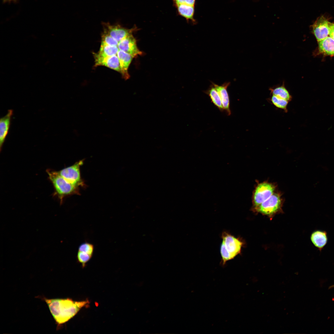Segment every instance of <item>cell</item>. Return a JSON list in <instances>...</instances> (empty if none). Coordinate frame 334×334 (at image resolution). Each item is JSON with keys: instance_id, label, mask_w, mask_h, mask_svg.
<instances>
[{"instance_id": "1", "label": "cell", "mask_w": 334, "mask_h": 334, "mask_svg": "<svg viewBox=\"0 0 334 334\" xmlns=\"http://www.w3.org/2000/svg\"><path fill=\"white\" fill-rule=\"evenodd\" d=\"M37 298H40L46 303L58 328L68 322L81 308L88 306L89 304L88 300L77 302L70 298L50 299L41 296H38Z\"/></svg>"}, {"instance_id": "2", "label": "cell", "mask_w": 334, "mask_h": 334, "mask_svg": "<svg viewBox=\"0 0 334 334\" xmlns=\"http://www.w3.org/2000/svg\"><path fill=\"white\" fill-rule=\"evenodd\" d=\"M221 237L222 242L220 247L221 264L224 266L227 262L241 253L244 243L240 238H236L225 231L222 233Z\"/></svg>"}, {"instance_id": "3", "label": "cell", "mask_w": 334, "mask_h": 334, "mask_svg": "<svg viewBox=\"0 0 334 334\" xmlns=\"http://www.w3.org/2000/svg\"><path fill=\"white\" fill-rule=\"evenodd\" d=\"M49 178L52 183L56 193L62 201L65 196L79 194V188L70 182L62 177L58 172L47 170Z\"/></svg>"}, {"instance_id": "4", "label": "cell", "mask_w": 334, "mask_h": 334, "mask_svg": "<svg viewBox=\"0 0 334 334\" xmlns=\"http://www.w3.org/2000/svg\"><path fill=\"white\" fill-rule=\"evenodd\" d=\"M283 199L280 193L275 192L268 199L253 208V210L272 217L281 209Z\"/></svg>"}, {"instance_id": "5", "label": "cell", "mask_w": 334, "mask_h": 334, "mask_svg": "<svg viewBox=\"0 0 334 334\" xmlns=\"http://www.w3.org/2000/svg\"><path fill=\"white\" fill-rule=\"evenodd\" d=\"M276 188L274 183L267 182L258 183L253 194V208L268 199L275 192Z\"/></svg>"}, {"instance_id": "6", "label": "cell", "mask_w": 334, "mask_h": 334, "mask_svg": "<svg viewBox=\"0 0 334 334\" xmlns=\"http://www.w3.org/2000/svg\"><path fill=\"white\" fill-rule=\"evenodd\" d=\"M83 160L75 163L72 165L58 171L59 174L67 181L79 187L84 186L80 175V167L83 164Z\"/></svg>"}, {"instance_id": "7", "label": "cell", "mask_w": 334, "mask_h": 334, "mask_svg": "<svg viewBox=\"0 0 334 334\" xmlns=\"http://www.w3.org/2000/svg\"><path fill=\"white\" fill-rule=\"evenodd\" d=\"M103 32L106 33L117 40L118 43L126 36L132 34L136 30V28L128 29L119 24L112 25L109 23H102Z\"/></svg>"}, {"instance_id": "8", "label": "cell", "mask_w": 334, "mask_h": 334, "mask_svg": "<svg viewBox=\"0 0 334 334\" xmlns=\"http://www.w3.org/2000/svg\"><path fill=\"white\" fill-rule=\"evenodd\" d=\"M330 23L327 18L322 16L319 17L312 26V32L318 42L328 36Z\"/></svg>"}, {"instance_id": "9", "label": "cell", "mask_w": 334, "mask_h": 334, "mask_svg": "<svg viewBox=\"0 0 334 334\" xmlns=\"http://www.w3.org/2000/svg\"><path fill=\"white\" fill-rule=\"evenodd\" d=\"M118 47L119 50L130 54L133 58L142 54L138 48L136 40L132 34L126 36L119 41Z\"/></svg>"}, {"instance_id": "10", "label": "cell", "mask_w": 334, "mask_h": 334, "mask_svg": "<svg viewBox=\"0 0 334 334\" xmlns=\"http://www.w3.org/2000/svg\"><path fill=\"white\" fill-rule=\"evenodd\" d=\"M95 66H102L109 67L121 73L119 59L117 55L103 57L94 53Z\"/></svg>"}, {"instance_id": "11", "label": "cell", "mask_w": 334, "mask_h": 334, "mask_svg": "<svg viewBox=\"0 0 334 334\" xmlns=\"http://www.w3.org/2000/svg\"><path fill=\"white\" fill-rule=\"evenodd\" d=\"M13 110L8 111L6 115L0 119V149L2 147L8 134L11 124V120L13 114Z\"/></svg>"}, {"instance_id": "12", "label": "cell", "mask_w": 334, "mask_h": 334, "mask_svg": "<svg viewBox=\"0 0 334 334\" xmlns=\"http://www.w3.org/2000/svg\"><path fill=\"white\" fill-rule=\"evenodd\" d=\"M230 82H225L221 85H219L212 83V84L218 91L220 96L222 106L224 110H225L228 115H230L231 113L230 109L229 98L227 90L228 87L230 85Z\"/></svg>"}, {"instance_id": "13", "label": "cell", "mask_w": 334, "mask_h": 334, "mask_svg": "<svg viewBox=\"0 0 334 334\" xmlns=\"http://www.w3.org/2000/svg\"><path fill=\"white\" fill-rule=\"evenodd\" d=\"M119 60L121 73L122 77L125 79H129L130 75L128 72V69L133 57L130 54L120 50L117 53Z\"/></svg>"}, {"instance_id": "14", "label": "cell", "mask_w": 334, "mask_h": 334, "mask_svg": "<svg viewBox=\"0 0 334 334\" xmlns=\"http://www.w3.org/2000/svg\"><path fill=\"white\" fill-rule=\"evenodd\" d=\"M310 238L313 245L321 251L327 243V233L324 231L315 230L311 234Z\"/></svg>"}, {"instance_id": "15", "label": "cell", "mask_w": 334, "mask_h": 334, "mask_svg": "<svg viewBox=\"0 0 334 334\" xmlns=\"http://www.w3.org/2000/svg\"><path fill=\"white\" fill-rule=\"evenodd\" d=\"M319 42V53L324 55L334 56V40L328 36Z\"/></svg>"}, {"instance_id": "16", "label": "cell", "mask_w": 334, "mask_h": 334, "mask_svg": "<svg viewBox=\"0 0 334 334\" xmlns=\"http://www.w3.org/2000/svg\"><path fill=\"white\" fill-rule=\"evenodd\" d=\"M179 14L187 20L195 21L194 18L195 6L180 4L176 6Z\"/></svg>"}, {"instance_id": "17", "label": "cell", "mask_w": 334, "mask_h": 334, "mask_svg": "<svg viewBox=\"0 0 334 334\" xmlns=\"http://www.w3.org/2000/svg\"><path fill=\"white\" fill-rule=\"evenodd\" d=\"M271 93L281 99L289 102L292 99V96L284 84L274 88H270Z\"/></svg>"}, {"instance_id": "18", "label": "cell", "mask_w": 334, "mask_h": 334, "mask_svg": "<svg viewBox=\"0 0 334 334\" xmlns=\"http://www.w3.org/2000/svg\"><path fill=\"white\" fill-rule=\"evenodd\" d=\"M212 85L206 91V93L210 97L213 103L221 111H222L223 109L220 95L215 87L212 84Z\"/></svg>"}, {"instance_id": "19", "label": "cell", "mask_w": 334, "mask_h": 334, "mask_svg": "<svg viewBox=\"0 0 334 334\" xmlns=\"http://www.w3.org/2000/svg\"><path fill=\"white\" fill-rule=\"evenodd\" d=\"M119 50L117 46L101 45L99 51L97 54L103 57L117 55Z\"/></svg>"}, {"instance_id": "20", "label": "cell", "mask_w": 334, "mask_h": 334, "mask_svg": "<svg viewBox=\"0 0 334 334\" xmlns=\"http://www.w3.org/2000/svg\"><path fill=\"white\" fill-rule=\"evenodd\" d=\"M269 101L276 108L283 110L285 112L288 111L287 107L289 102L288 101L273 95H272Z\"/></svg>"}, {"instance_id": "21", "label": "cell", "mask_w": 334, "mask_h": 334, "mask_svg": "<svg viewBox=\"0 0 334 334\" xmlns=\"http://www.w3.org/2000/svg\"><path fill=\"white\" fill-rule=\"evenodd\" d=\"M92 257V255L87 253L78 251L76 257L77 261L81 264L82 267L84 268Z\"/></svg>"}, {"instance_id": "22", "label": "cell", "mask_w": 334, "mask_h": 334, "mask_svg": "<svg viewBox=\"0 0 334 334\" xmlns=\"http://www.w3.org/2000/svg\"><path fill=\"white\" fill-rule=\"evenodd\" d=\"M118 42L106 33L103 32L101 35V45L118 46Z\"/></svg>"}, {"instance_id": "23", "label": "cell", "mask_w": 334, "mask_h": 334, "mask_svg": "<svg viewBox=\"0 0 334 334\" xmlns=\"http://www.w3.org/2000/svg\"><path fill=\"white\" fill-rule=\"evenodd\" d=\"M94 250V246L93 244L86 242L82 243L79 246L78 251L85 252L93 255Z\"/></svg>"}, {"instance_id": "24", "label": "cell", "mask_w": 334, "mask_h": 334, "mask_svg": "<svg viewBox=\"0 0 334 334\" xmlns=\"http://www.w3.org/2000/svg\"><path fill=\"white\" fill-rule=\"evenodd\" d=\"M173 2L176 6L180 5L183 4L188 6H194L195 4V0H173Z\"/></svg>"}, {"instance_id": "25", "label": "cell", "mask_w": 334, "mask_h": 334, "mask_svg": "<svg viewBox=\"0 0 334 334\" xmlns=\"http://www.w3.org/2000/svg\"><path fill=\"white\" fill-rule=\"evenodd\" d=\"M329 28V35L330 37L334 40V23L330 22Z\"/></svg>"}, {"instance_id": "26", "label": "cell", "mask_w": 334, "mask_h": 334, "mask_svg": "<svg viewBox=\"0 0 334 334\" xmlns=\"http://www.w3.org/2000/svg\"><path fill=\"white\" fill-rule=\"evenodd\" d=\"M3 3H16L18 2L19 0H2Z\"/></svg>"}, {"instance_id": "27", "label": "cell", "mask_w": 334, "mask_h": 334, "mask_svg": "<svg viewBox=\"0 0 334 334\" xmlns=\"http://www.w3.org/2000/svg\"><path fill=\"white\" fill-rule=\"evenodd\" d=\"M334 288V284L330 286L329 287V289H332Z\"/></svg>"}]
</instances>
